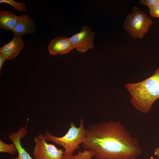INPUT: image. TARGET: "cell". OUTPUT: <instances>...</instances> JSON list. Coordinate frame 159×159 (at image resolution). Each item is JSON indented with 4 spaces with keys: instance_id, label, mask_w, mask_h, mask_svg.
I'll list each match as a JSON object with an SVG mask.
<instances>
[{
    "instance_id": "1",
    "label": "cell",
    "mask_w": 159,
    "mask_h": 159,
    "mask_svg": "<svg viewBox=\"0 0 159 159\" xmlns=\"http://www.w3.org/2000/svg\"><path fill=\"white\" fill-rule=\"evenodd\" d=\"M82 147L93 152L95 159H136L142 153L138 138L120 122L89 125Z\"/></svg>"
},
{
    "instance_id": "2",
    "label": "cell",
    "mask_w": 159,
    "mask_h": 159,
    "mask_svg": "<svg viewBox=\"0 0 159 159\" xmlns=\"http://www.w3.org/2000/svg\"><path fill=\"white\" fill-rule=\"evenodd\" d=\"M131 96V102L140 112L147 113L159 99V67L151 76L141 82L124 85Z\"/></svg>"
},
{
    "instance_id": "3",
    "label": "cell",
    "mask_w": 159,
    "mask_h": 159,
    "mask_svg": "<svg viewBox=\"0 0 159 159\" xmlns=\"http://www.w3.org/2000/svg\"><path fill=\"white\" fill-rule=\"evenodd\" d=\"M70 125V127L67 133L62 137L55 136L47 131L44 134L47 140L62 146L65 149L64 154H72L74 151L79 148L80 144L84 142L88 135V130L85 128L82 117L79 127H77L72 122Z\"/></svg>"
},
{
    "instance_id": "4",
    "label": "cell",
    "mask_w": 159,
    "mask_h": 159,
    "mask_svg": "<svg viewBox=\"0 0 159 159\" xmlns=\"http://www.w3.org/2000/svg\"><path fill=\"white\" fill-rule=\"evenodd\" d=\"M152 24V21L144 12L135 7L132 12L127 15L123 26L132 37L141 38Z\"/></svg>"
},
{
    "instance_id": "5",
    "label": "cell",
    "mask_w": 159,
    "mask_h": 159,
    "mask_svg": "<svg viewBox=\"0 0 159 159\" xmlns=\"http://www.w3.org/2000/svg\"><path fill=\"white\" fill-rule=\"evenodd\" d=\"M44 135L40 134L35 137V144L33 155L35 159H61L64 151L46 142Z\"/></svg>"
},
{
    "instance_id": "6",
    "label": "cell",
    "mask_w": 159,
    "mask_h": 159,
    "mask_svg": "<svg viewBox=\"0 0 159 159\" xmlns=\"http://www.w3.org/2000/svg\"><path fill=\"white\" fill-rule=\"evenodd\" d=\"M95 32L86 25L83 26L80 30L69 38L74 49L78 52L84 53L94 47Z\"/></svg>"
},
{
    "instance_id": "7",
    "label": "cell",
    "mask_w": 159,
    "mask_h": 159,
    "mask_svg": "<svg viewBox=\"0 0 159 159\" xmlns=\"http://www.w3.org/2000/svg\"><path fill=\"white\" fill-rule=\"evenodd\" d=\"M24 47L21 37L14 36L12 39L0 48V53L7 60L16 58Z\"/></svg>"
},
{
    "instance_id": "8",
    "label": "cell",
    "mask_w": 159,
    "mask_h": 159,
    "mask_svg": "<svg viewBox=\"0 0 159 159\" xmlns=\"http://www.w3.org/2000/svg\"><path fill=\"white\" fill-rule=\"evenodd\" d=\"M48 49L50 54L54 55L67 54L74 48L69 38L62 36L58 37L51 40L48 45Z\"/></svg>"
},
{
    "instance_id": "9",
    "label": "cell",
    "mask_w": 159,
    "mask_h": 159,
    "mask_svg": "<svg viewBox=\"0 0 159 159\" xmlns=\"http://www.w3.org/2000/svg\"><path fill=\"white\" fill-rule=\"evenodd\" d=\"M27 125L21 127L19 131L15 132L10 133L8 137L16 146L18 153L16 157L12 158L11 159H35L32 158L30 154L21 146V139L25 137L27 133Z\"/></svg>"
},
{
    "instance_id": "10",
    "label": "cell",
    "mask_w": 159,
    "mask_h": 159,
    "mask_svg": "<svg viewBox=\"0 0 159 159\" xmlns=\"http://www.w3.org/2000/svg\"><path fill=\"white\" fill-rule=\"evenodd\" d=\"M34 21L26 15L19 16L17 23L12 31L15 36H21L25 34H33L35 30Z\"/></svg>"
},
{
    "instance_id": "11",
    "label": "cell",
    "mask_w": 159,
    "mask_h": 159,
    "mask_svg": "<svg viewBox=\"0 0 159 159\" xmlns=\"http://www.w3.org/2000/svg\"><path fill=\"white\" fill-rule=\"evenodd\" d=\"M19 19V16L9 11H0V29L12 31L16 25Z\"/></svg>"
},
{
    "instance_id": "12",
    "label": "cell",
    "mask_w": 159,
    "mask_h": 159,
    "mask_svg": "<svg viewBox=\"0 0 159 159\" xmlns=\"http://www.w3.org/2000/svg\"><path fill=\"white\" fill-rule=\"evenodd\" d=\"M17 152V149L15 144L13 143L7 144L2 140H0V152L8 153L14 155Z\"/></svg>"
},
{
    "instance_id": "13",
    "label": "cell",
    "mask_w": 159,
    "mask_h": 159,
    "mask_svg": "<svg viewBox=\"0 0 159 159\" xmlns=\"http://www.w3.org/2000/svg\"><path fill=\"white\" fill-rule=\"evenodd\" d=\"M0 3L8 4L19 12H25L26 11V5L24 2H18L14 0H0Z\"/></svg>"
},
{
    "instance_id": "14",
    "label": "cell",
    "mask_w": 159,
    "mask_h": 159,
    "mask_svg": "<svg viewBox=\"0 0 159 159\" xmlns=\"http://www.w3.org/2000/svg\"><path fill=\"white\" fill-rule=\"evenodd\" d=\"M95 155L94 153L87 149L78 151L74 156V159H92Z\"/></svg>"
},
{
    "instance_id": "15",
    "label": "cell",
    "mask_w": 159,
    "mask_h": 159,
    "mask_svg": "<svg viewBox=\"0 0 159 159\" xmlns=\"http://www.w3.org/2000/svg\"><path fill=\"white\" fill-rule=\"evenodd\" d=\"M149 9L150 14L152 17L159 18V2L155 6Z\"/></svg>"
},
{
    "instance_id": "16",
    "label": "cell",
    "mask_w": 159,
    "mask_h": 159,
    "mask_svg": "<svg viewBox=\"0 0 159 159\" xmlns=\"http://www.w3.org/2000/svg\"><path fill=\"white\" fill-rule=\"evenodd\" d=\"M159 2V0H141L139 1L141 4L147 6L149 8L156 5Z\"/></svg>"
},
{
    "instance_id": "17",
    "label": "cell",
    "mask_w": 159,
    "mask_h": 159,
    "mask_svg": "<svg viewBox=\"0 0 159 159\" xmlns=\"http://www.w3.org/2000/svg\"><path fill=\"white\" fill-rule=\"evenodd\" d=\"M74 156L72 154H64L61 159H74Z\"/></svg>"
},
{
    "instance_id": "18",
    "label": "cell",
    "mask_w": 159,
    "mask_h": 159,
    "mask_svg": "<svg viewBox=\"0 0 159 159\" xmlns=\"http://www.w3.org/2000/svg\"><path fill=\"white\" fill-rule=\"evenodd\" d=\"M6 60L5 57L0 53V71H1L2 67L4 62Z\"/></svg>"
},
{
    "instance_id": "19",
    "label": "cell",
    "mask_w": 159,
    "mask_h": 159,
    "mask_svg": "<svg viewBox=\"0 0 159 159\" xmlns=\"http://www.w3.org/2000/svg\"><path fill=\"white\" fill-rule=\"evenodd\" d=\"M154 154L155 156L159 158V146L155 149L154 152Z\"/></svg>"
},
{
    "instance_id": "20",
    "label": "cell",
    "mask_w": 159,
    "mask_h": 159,
    "mask_svg": "<svg viewBox=\"0 0 159 159\" xmlns=\"http://www.w3.org/2000/svg\"><path fill=\"white\" fill-rule=\"evenodd\" d=\"M156 159V158H151V159Z\"/></svg>"
},
{
    "instance_id": "21",
    "label": "cell",
    "mask_w": 159,
    "mask_h": 159,
    "mask_svg": "<svg viewBox=\"0 0 159 159\" xmlns=\"http://www.w3.org/2000/svg\"><path fill=\"white\" fill-rule=\"evenodd\" d=\"M158 159H159V158H158Z\"/></svg>"
}]
</instances>
